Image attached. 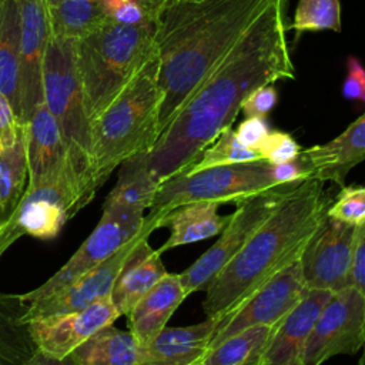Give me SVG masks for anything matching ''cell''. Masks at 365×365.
<instances>
[{
  "instance_id": "obj_1",
  "label": "cell",
  "mask_w": 365,
  "mask_h": 365,
  "mask_svg": "<svg viewBox=\"0 0 365 365\" xmlns=\"http://www.w3.org/2000/svg\"><path fill=\"white\" fill-rule=\"evenodd\" d=\"M287 4L288 0H274L254 20L161 131L147 153L148 168L160 184L190 168L231 127L252 90L295 77L287 41Z\"/></svg>"
},
{
  "instance_id": "obj_2",
  "label": "cell",
  "mask_w": 365,
  "mask_h": 365,
  "mask_svg": "<svg viewBox=\"0 0 365 365\" xmlns=\"http://www.w3.org/2000/svg\"><path fill=\"white\" fill-rule=\"evenodd\" d=\"M272 1L171 0L161 10L155 19L160 134Z\"/></svg>"
},
{
  "instance_id": "obj_3",
  "label": "cell",
  "mask_w": 365,
  "mask_h": 365,
  "mask_svg": "<svg viewBox=\"0 0 365 365\" xmlns=\"http://www.w3.org/2000/svg\"><path fill=\"white\" fill-rule=\"evenodd\" d=\"M331 201L324 182L304 180L205 288V318H221L297 261Z\"/></svg>"
},
{
  "instance_id": "obj_4",
  "label": "cell",
  "mask_w": 365,
  "mask_h": 365,
  "mask_svg": "<svg viewBox=\"0 0 365 365\" xmlns=\"http://www.w3.org/2000/svg\"><path fill=\"white\" fill-rule=\"evenodd\" d=\"M158 56H153L128 86L91 121L88 168L83 201L87 205L111 173L127 158L155 144L163 94Z\"/></svg>"
},
{
  "instance_id": "obj_5",
  "label": "cell",
  "mask_w": 365,
  "mask_h": 365,
  "mask_svg": "<svg viewBox=\"0 0 365 365\" xmlns=\"http://www.w3.org/2000/svg\"><path fill=\"white\" fill-rule=\"evenodd\" d=\"M155 53V21L121 24L108 20L76 38V64L90 124Z\"/></svg>"
},
{
  "instance_id": "obj_6",
  "label": "cell",
  "mask_w": 365,
  "mask_h": 365,
  "mask_svg": "<svg viewBox=\"0 0 365 365\" xmlns=\"http://www.w3.org/2000/svg\"><path fill=\"white\" fill-rule=\"evenodd\" d=\"M41 78L44 104L66 141L70 164L80 185V204L84 208L83 188L88 168L91 124L76 64V38L51 36L44 53Z\"/></svg>"
},
{
  "instance_id": "obj_7",
  "label": "cell",
  "mask_w": 365,
  "mask_h": 365,
  "mask_svg": "<svg viewBox=\"0 0 365 365\" xmlns=\"http://www.w3.org/2000/svg\"><path fill=\"white\" fill-rule=\"evenodd\" d=\"M275 185L279 184L274 178V165L267 160L178 173L160 184L145 220L155 230L157 220L174 207L194 201L238 204Z\"/></svg>"
},
{
  "instance_id": "obj_8",
  "label": "cell",
  "mask_w": 365,
  "mask_h": 365,
  "mask_svg": "<svg viewBox=\"0 0 365 365\" xmlns=\"http://www.w3.org/2000/svg\"><path fill=\"white\" fill-rule=\"evenodd\" d=\"M302 181L279 184L254 194L237 204L220 238L180 274L187 295L205 291L220 271L244 248L265 220L292 194Z\"/></svg>"
},
{
  "instance_id": "obj_9",
  "label": "cell",
  "mask_w": 365,
  "mask_h": 365,
  "mask_svg": "<svg viewBox=\"0 0 365 365\" xmlns=\"http://www.w3.org/2000/svg\"><path fill=\"white\" fill-rule=\"evenodd\" d=\"M144 218L145 215L141 210L123 205H103L100 221L78 250L40 287L21 294L23 299L31 304L67 287L137 237L144 227Z\"/></svg>"
},
{
  "instance_id": "obj_10",
  "label": "cell",
  "mask_w": 365,
  "mask_h": 365,
  "mask_svg": "<svg viewBox=\"0 0 365 365\" xmlns=\"http://www.w3.org/2000/svg\"><path fill=\"white\" fill-rule=\"evenodd\" d=\"M77 187L67 180L27 187L21 201L0 227V258L23 235L53 240L80 211Z\"/></svg>"
},
{
  "instance_id": "obj_11",
  "label": "cell",
  "mask_w": 365,
  "mask_h": 365,
  "mask_svg": "<svg viewBox=\"0 0 365 365\" xmlns=\"http://www.w3.org/2000/svg\"><path fill=\"white\" fill-rule=\"evenodd\" d=\"M359 225L324 217L311 234L299 255L307 289H325L332 294L351 285V268Z\"/></svg>"
},
{
  "instance_id": "obj_12",
  "label": "cell",
  "mask_w": 365,
  "mask_h": 365,
  "mask_svg": "<svg viewBox=\"0 0 365 365\" xmlns=\"http://www.w3.org/2000/svg\"><path fill=\"white\" fill-rule=\"evenodd\" d=\"M365 345V302L349 285L332 294L318 315L305 344L302 365H322L341 354H355Z\"/></svg>"
},
{
  "instance_id": "obj_13",
  "label": "cell",
  "mask_w": 365,
  "mask_h": 365,
  "mask_svg": "<svg viewBox=\"0 0 365 365\" xmlns=\"http://www.w3.org/2000/svg\"><path fill=\"white\" fill-rule=\"evenodd\" d=\"M305 291L298 258L271 277L241 305L220 318L208 349L250 327L277 324L299 302Z\"/></svg>"
},
{
  "instance_id": "obj_14",
  "label": "cell",
  "mask_w": 365,
  "mask_h": 365,
  "mask_svg": "<svg viewBox=\"0 0 365 365\" xmlns=\"http://www.w3.org/2000/svg\"><path fill=\"white\" fill-rule=\"evenodd\" d=\"M154 227L144 218V227L141 232L131 241L124 244L118 251L110 255L107 259L80 275L60 291L48 295L43 299L29 304V309L24 319L33 321L46 317H54L87 308L93 302L110 297L113 287L121 274L123 268L131 258L138 242L144 237H150Z\"/></svg>"
},
{
  "instance_id": "obj_15",
  "label": "cell",
  "mask_w": 365,
  "mask_h": 365,
  "mask_svg": "<svg viewBox=\"0 0 365 365\" xmlns=\"http://www.w3.org/2000/svg\"><path fill=\"white\" fill-rule=\"evenodd\" d=\"M20 17V111L19 121L26 124L33 111L44 103L43 60L53 36L47 0H17Z\"/></svg>"
},
{
  "instance_id": "obj_16",
  "label": "cell",
  "mask_w": 365,
  "mask_h": 365,
  "mask_svg": "<svg viewBox=\"0 0 365 365\" xmlns=\"http://www.w3.org/2000/svg\"><path fill=\"white\" fill-rule=\"evenodd\" d=\"M121 317L110 297L101 298L87 308L61 315L29 321L31 336L38 351L64 358L101 328Z\"/></svg>"
},
{
  "instance_id": "obj_17",
  "label": "cell",
  "mask_w": 365,
  "mask_h": 365,
  "mask_svg": "<svg viewBox=\"0 0 365 365\" xmlns=\"http://www.w3.org/2000/svg\"><path fill=\"white\" fill-rule=\"evenodd\" d=\"M26 154L29 167V185L36 187L46 182L71 181L80 195V185L73 173L68 150L57 121L41 103L24 124ZM80 208L81 204H80Z\"/></svg>"
},
{
  "instance_id": "obj_18",
  "label": "cell",
  "mask_w": 365,
  "mask_h": 365,
  "mask_svg": "<svg viewBox=\"0 0 365 365\" xmlns=\"http://www.w3.org/2000/svg\"><path fill=\"white\" fill-rule=\"evenodd\" d=\"M332 292L307 289L299 302L279 319L259 365H302L308 336Z\"/></svg>"
},
{
  "instance_id": "obj_19",
  "label": "cell",
  "mask_w": 365,
  "mask_h": 365,
  "mask_svg": "<svg viewBox=\"0 0 365 365\" xmlns=\"http://www.w3.org/2000/svg\"><path fill=\"white\" fill-rule=\"evenodd\" d=\"M298 158L309 173V178L345 187L349 171L365 161V114L331 141L301 150Z\"/></svg>"
},
{
  "instance_id": "obj_20",
  "label": "cell",
  "mask_w": 365,
  "mask_h": 365,
  "mask_svg": "<svg viewBox=\"0 0 365 365\" xmlns=\"http://www.w3.org/2000/svg\"><path fill=\"white\" fill-rule=\"evenodd\" d=\"M220 318H205L194 325L165 327L140 348L135 365H195L208 349Z\"/></svg>"
},
{
  "instance_id": "obj_21",
  "label": "cell",
  "mask_w": 365,
  "mask_h": 365,
  "mask_svg": "<svg viewBox=\"0 0 365 365\" xmlns=\"http://www.w3.org/2000/svg\"><path fill=\"white\" fill-rule=\"evenodd\" d=\"M187 297L180 274L167 272L125 315L128 331L140 348L145 346L161 329Z\"/></svg>"
},
{
  "instance_id": "obj_22",
  "label": "cell",
  "mask_w": 365,
  "mask_h": 365,
  "mask_svg": "<svg viewBox=\"0 0 365 365\" xmlns=\"http://www.w3.org/2000/svg\"><path fill=\"white\" fill-rule=\"evenodd\" d=\"M217 202L194 201L187 202L163 214L157 222V228H168V240L157 250L160 254L171 248L192 244L211 238L222 231L230 215H220Z\"/></svg>"
},
{
  "instance_id": "obj_23",
  "label": "cell",
  "mask_w": 365,
  "mask_h": 365,
  "mask_svg": "<svg viewBox=\"0 0 365 365\" xmlns=\"http://www.w3.org/2000/svg\"><path fill=\"white\" fill-rule=\"evenodd\" d=\"M161 254L148 244V237L141 238L131 258L118 275L110 294L111 302L127 315L131 308L167 274Z\"/></svg>"
},
{
  "instance_id": "obj_24",
  "label": "cell",
  "mask_w": 365,
  "mask_h": 365,
  "mask_svg": "<svg viewBox=\"0 0 365 365\" xmlns=\"http://www.w3.org/2000/svg\"><path fill=\"white\" fill-rule=\"evenodd\" d=\"M27 309L21 294L0 292V365H26L38 351L24 319Z\"/></svg>"
},
{
  "instance_id": "obj_25",
  "label": "cell",
  "mask_w": 365,
  "mask_h": 365,
  "mask_svg": "<svg viewBox=\"0 0 365 365\" xmlns=\"http://www.w3.org/2000/svg\"><path fill=\"white\" fill-rule=\"evenodd\" d=\"M74 365H135L140 345L130 331L101 328L67 355Z\"/></svg>"
},
{
  "instance_id": "obj_26",
  "label": "cell",
  "mask_w": 365,
  "mask_h": 365,
  "mask_svg": "<svg viewBox=\"0 0 365 365\" xmlns=\"http://www.w3.org/2000/svg\"><path fill=\"white\" fill-rule=\"evenodd\" d=\"M20 17L17 0L0 3V93L4 94L19 118L20 111Z\"/></svg>"
},
{
  "instance_id": "obj_27",
  "label": "cell",
  "mask_w": 365,
  "mask_h": 365,
  "mask_svg": "<svg viewBox=\"0 0 365 365\" xmlns=\"http://www.w3.org/2000/svg\"><path fill=\"white\" fill-rule=\"evenodd\" d=\"M147 153H138L120 164L117 182L103 205H123L141 211L150 210L160 182L148 168Z\"/></svg>"
},
{
  "instance_id": "obj_28",
  "label": "cell",
  "mask_w": 365,
  "mask_h": 365,
  "mask_svg": "<svg viewBox=\"0 0 365 365\" xmlns=\"http://www.w3.org/2000/svg\"><path fill=\"white\" fill-rule=\"evenodd\" d=\"M277 324L255 325L234 334L208 349L200 365H259Z\"/></svg>"
},
{
  "instance_id": "obj_29",
  "label": "cell",
  "mask_w": 365,
  "mask_h": 365,
  "mask_svg": "<svg viewBox=\"0 0 365 365\" xmlns=\"http://www.w3.org/2000/svg\"><path fill=\"white\" fill-rule=\"evenodd\" d=\"M29 185L24 124L14 145L0 153V227L17 208Z\"/></svg>"
},
{
  "instance_id": "obj_30",
  "label": "cell",
  "mask_w": 365,
  "mask_h": 365,
  "mask_svg": "<svg viewBox=\"0 0 365 365\" xmlns=\"http://www.w3.org/2000/svg\"><path fill=\"white\" fill-rule=\"evenodd\" d=\"M106 21L108 19L98 0H58L50 7L51 33L56 37L80 38Z\"/></svg>"
},
{
  "instance_id": "obj_31",
  "label": "cell",
  "mask_w": 365,
  "mask_h": 365,
  "mask_svg": "<svg viewBox=\"0 0 365 365\" xmlns=\"http://www.w3.org/2000/svg\"><path fill=\"white\" fill-rule=\"evenodd\" d=\"M257 160H262L261 154L257 150L244 147L238 141L235 131L231 127H228L215 138L214 143H211L201 153L200 158L190 168L181 173H195L210 167L257 161Z\"/></svg>"
},
{
  "instance_id": "obj_32",
  "label": "cell",
  "mask_w": 365,
  "mask_h": 365,
  "mask_svg": "<svg viewBox=\"0 0 365 365\" xmlns=\"http://www.w3.org/2000/svg\"><path fill=\"white\" fill-rule=\"evenodd\" d=\"M295 30L297 36L304 31L332 30L341 31L339 0H299L295 9L294 21L287 30Z\"/></svg>"
},
{
  "instance_id": "obj_33",
  "label": "cell",
  "mask_w": 365,
  "mask_h": 365,
  "mask_svg": "<svg viewBox=\"0 0 365 365\" xmlns=\"http://www.w3.org/2000/svg\"><path fill=\"white\" fill-rule=\"evenodd\" d=\"M327 214L335 220L361 225L365 221V185L342 187Z\"/></svg>"
},
{
  "instance_id": "obj_34",
  "label": "cell",
  "mask_w": 365,
  "mask_h": 365,
  "mask_svg": "<svg viewBox=\"0 0 365 365\" xmlns=\"http://www.w3.org/2000/svg\"><path fill=\"white\" fill-rule=\"evenodd\" d=\"M257 151L261 154L262 160L278 165L295 160L301 153V147L291 134L275 130L268 133Z\"/></svg>"
},
{
  "instance_id": "obj_35",
  "label": "cell",
  "mask_w": 365,
  "mask_h": 365,
  "mask_svg": "<svg viewBox=\"0 0 365 365\" xmlns=\"http://www.w3.org/2000/svg\"><path fill=\"white\" fill-rule=\"evenodd\" d=\"M106 17L121 24H148L154 20L135 0H98Z\"/></svg>"
},
{
  "instance_id": "obj_36",
  "label": "cell",
  "mask_w": 365,
  "mask_h": 365,
  "mask_svg": "<svg viewBox=\"0 0 365 365\" xmlns=\"http://www.w3.org/2000/svg\"><path fill=\"white\" fill-rule=\"evenodd\" d=\"M277 90L272 84L261 86L255 90H252L242 101L241 111L247 117H261L265 118V115L274 108L277 104Z\"/></svg>"
},
{
  "instance_id": "obj_37",
  "label": "cell",
  "mask_w": 365,
  "mask_h": 365,
  "mask_svg": "<svg viewBox=\"0 0 365 365\" xmlns=\"http://www.w3.org/2000/svg\"><path fill=\"white\" fill-rule=\"evenodd\" d=\"M21 128L23 124H20L10 100L0 93V153L14 145Z\"/></svg>"
},
{
  "instance_id": "obj_38",
  "label": "cell",
  "mask_w": 365,
  "mask_h": 365,
  "mask_svg": "<svg viewBox=\"0 0 365 365\" xmlns=\"http://www.w3.org/2000/svg\"><path fill=\"white\" fill-rule=\"evenodd\" d=\"M351 285L361 292L365 302V221L359 225V232L356 238L352 268H351ZM359 365H365V345L362 348Z\"/></svg>"
},
{
  "instance_id": "obj_39",
  "label": "cell",
  "mask_w": 365,
  "mask_h": 365,
  "mask_svg": "<svg viewBox=\"0 0 365 365\" xmlns=\"http://www.w3.org/2000/svg\"><path fill=\"white\" fill-rule=\"evenodd\" d=\"M268 133V123L261 117H247V120H244L235 130L238 141L251 150H257Z\"/></svg>"
},
{
  "instance_id": "obj_40",
  "label": "cell",
  "mask_w": 365,
  "mask_h": 365,
  "mask_svg": "<svg viewBox=\"0 0 365 365\" xmlns=\"http://www.w3.org/2000/svg\"><path fill=\"white\" fill-rule=\"evenodd\" d=\"M346 66L348 74L342 84V96L346 100L365 103V68L355 57H349Z\"/></svg>"
},
{
  "instance_id": "obj_41",
  "label": "cell",
  "mask_w": 365,
  "mask_h": 365,
  "mask_svg": "<svg viewBox=\"0 0 365 365\" xmlns=\"http://www.w3.org/2000/svg\"><path fill=\"white\" fill-rule=\"evenodd\" d=\"M274 178L278 184H287V182L304 181L309 178V173L307 171L301 160L297 157L289 163L274 165Z\"/></svg>"
},
{
  "instance_id": "obj_42",
  "label": "cell",
  "mask_w": 365,
  "mask_h": 365,
  "mask_svg": "<svg viewBox=\"0 0 365 365\" xmlns=\"http://www.w3.org/2000/svg\"><path fill=\"white\" fill-rule=\"evenodd\" d=\"M26 365H74V364L68 356L56 358L41 351H37Z\"/></svg>"
},
{
  "instance_id": "obj_43",
  "label": "cell",
  "mask_w": 365,
  "mask_h": 365,
  "mask_svg": "<svg viewBox=\"0 0 365 365\" xmlns=\"http://www.w3.org/2000/svg\"><path fill=\"white\" fill-rule=\"evenodd\" d=\"M143 10L155 21L157 16L161 13V10L171 1V0H135Z\"/></svg>"
},
{
  "instance_id": "obj_44",
  "label": "cell",
  "mask_w": 365,
  "mask_h": 365,
  "mask_svg": "<svg viewBox=\"0 0 365 365\" xmlns=\"http://www.w3.org/2000/svg\"><path fill=\"white\" fill-rule=\"evenodd\" d=\"M47 1H48V6H50V7H53V6H56V4L58 3V0H47Z\"/></svg>"
},
{
  "instance_id": "obj_45",
  "label": "cell",
  "mask_w": 365,
  "mask_h": 365,
  "mask_svg": "<svg viewBox=\"0 0 365 365\" xmlns=\"http://www.w3.org/2000/svg\"><path fill=\"white\" fill-rule=\"evenodd\" d=\"M195 365H200V362H198V364H195Z\"/></svg>"
},
{
  "instance_id": "obj_46",
  "label": "cell",
  "mask_w": 365,
  "mask_h": 365,
  "mask_svg": "<svg viewBox=\"0 0 365 365\" xmlns=\"http://www.w3.org/2000/svg\"><path fill=\"white\" fill-rule=\"evenodd\" d=\"M0 3H1V0H0Z\"/></svg>"
}]
</instances>
